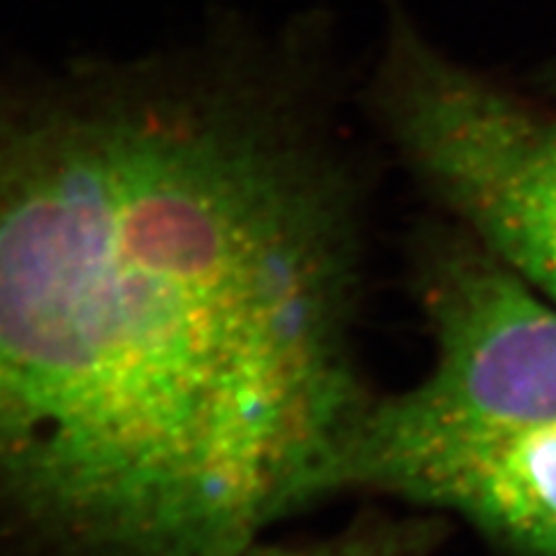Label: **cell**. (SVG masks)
Segmentation results:
<instances>
[{
	"instance_id": "cell-2",
	"label": "cell",
	"mask_w": 556,
	"mask_h": 556,
	"mask_svg": "<svg viewBox=\"0 0 556 556\" xmlns=\"http://www.w3.org/2000/svg\"><path fill=\"white\" fill-rule=\"evenodd\" d=\"M420 298L437 343L431 369L408 390L371 396L339 452L329 496L357 492L378 466L417 452L556 422L552 302L464 243L425 257Z\"/></svg>"
},
{
	"instance_id": "cell-3",
	"label": "cell",
	"mask_w": 556,
	"mask_h": 556,
	"mask_svg": "<svg viewBox=\"0 0 556 556\" xmlns=\"http://www.w3.org/2000/svg\"><path fill=\"white\" fill-rule=\"evenodd\" d=\"M378 110L433 193L480 247L556 306V118L402 30Z\"/></svg>"
},
{
	"instance_id": "cell-1",
	"label": "cell",
	"mask_w": 556,
	"mask_h": 556,
	"mask_svg": "<svg viewBox=\"0 0 556 556\" xmlns=\"http://www.w3.org/2000/svg\"><path fill=\"white\" fill-rule=\"evenodd\" d=\"M316 26L0 75V556H241L374 392Z\"/></svg>"
},
{
	"instance_id": "cell-4",
	"label": "cell",
	"mask_w": 556,
	"mask_h": 556,
	"mask_svg": "<svg viewBox=\"0 0 556 556\" xmlns=\"http://www.w3.org/2000/svg\"><path fill=\"white\" fill-rule=\"evenodd\" d=\"M388 496L455 513L521 556H556V427L425 462Z\"/></svg>"
},
{
	"instance_id": "cell-5",
	"label": "cell",
	"mask_w": 556,
	"mask_h": 556,
	"mask_svg": "<svg viewBox=\"0 0 556 556\" xmlns=\"http://www.w3.org/2000/svg\"><path fill=\"white\" fill-rule=\"evenodd\" d=\"M437 533L427 521L367 515L345 529L311 541H263L241 556H431Z\"/></svg>"
}]
</instances>
